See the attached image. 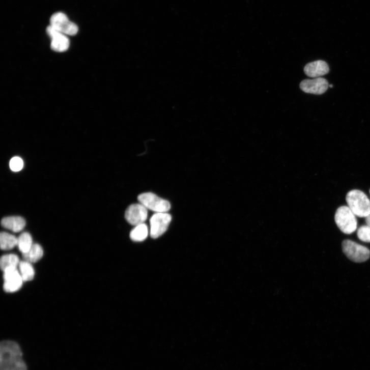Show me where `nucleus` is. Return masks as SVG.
I'll return each instance as SVG.
<instances>
[{"label": "nucleus", "instance_id": "1", "mask_svg": "<svg viewBox=\"0 0 370 370\" xmlns=\"http://www.w3.org/2000/svg\"><path fill=\"white\" fill-rule=\"evenodd\" d=\"M19 345L6 340L0 344V370H27Z\"/></svg>", "mask_w": 370, "mask_h": 370}, {"label": "nucleus", "instance_id": "2", "mask_svg": "<svg viewBox=\"0 0 370 370\" xmlns=\"http://www.w3.org/2000/svg\"><path fill=\"white\" fill-rule=\"evenodd\" d=\"M348 207L353 214L359 218H365L370 213V201L367 195L359 190H352L346 195Z\"/></svg>", "mask_w": 370, "mask_h": 370}, {"label": "nucleus", "instance_id": "3", "mask_svg": "<svg viewBox=\"0 0 370 370\" xmlns=\"http://www.w3.org/2000/svg\"><path fill=\"white\" fill-rule=\"evenodd\" d=\"M335 221L339 230L345 234L350 235L357 230L356 216L348 206H341L337 209Z\"/></svg>", "mask_w": 370, "mask_h": 370}, {"label": "nucleus", "instance_id": "4", "mask_svg": "<svg viewBox=\"0 0 370 370\" xmlns=\"http://www.w3.org/2000/svg\"><path fill=\"white\" fill-rule=\"evenodd\" d=\"M138 200L147 209L154 211L156 213H167L171 208L169 201L153 193H142L138 196Z\"/></svg>", "mask_w": 370, "mask_h": 370}, {"label": "nucleus", "instance_id": "5", "mask_svg": "<svg viewBox=\"0 0 370 370\" xmlns=\"http://www.w3.org/2000/svg\"><path fill=\"white\" fill-rule=\"evenodd\" d=\"M342 247L346 256L354 262H363L370 257V250L368 248L351 240L344 241Z\"/></svg>", "mask_w": 370, "mask_h": 370}, {"label": "nucleus", "instance_id": "6", "mask_svg": "<svg viewBox=\"0 0 370 370\" xmlns=\"http://www.w3.org/2000/svg\"><path fill=\"white\" fill-rule=\"evenodd\" d=\"M172 217L167 213H155L150 219V235L156 239L163 235L168 230Z\"/></svg>", "mask_w": 370, "mask_h": 370}, {"label": "nucleus", "instance_id": "7", "mask_svg": "<svg viewBox=\"0 0 370 370\" xmlns=\"http://www.w3.org/2000/svg\"><path fill=\"white\" fill-rule=\"evenodd\" d=\"M50 25L67 36H75L78 32L77 25L70 21L63 13L52 15L50 19Z\"/></svg>", "mask_w": 370, "mask_h": 370}, {"label": "nucleus", "instance_id": "8", "mask_svg": "<svg viewBox=\"0 0 370 370\" xmlns=\"http://www.w3.org/2000/svg\"><path fill=\"white\" fill-rule=\"evenodd\" d=\"M4 272V289L7 293L18 291L22 287L23 280L18 268H11Z\"/></svg>", "mask_w": 370, "mask_h": 370}, {"label": "nucleus", "instance_id": "9", "mask_svg": "<svg viewBox=\"0 0 370 370\" xmlns=\"http://www.w3.org/2000/svg\"><path fill=\"white\" fill-rule=\"evenodd\" d=\"M147 217L148 209L140 203L130 205L126 211V219L135 226L144 223Z\"/></svg>", "mask_w": 370, "mask_h": 370}, {"label": "nucleus", "instance_id": "10", "mask_svg": "<svg viewBox=\"0 0 370 370\" xmlns=\"http://www.w3.org/2000/svg\"><path fill=\"white\" fill-rule=\"evenodd\" d=\"M46 33L51 39V48L56 52L66 51L70 46V40L67 35L60 32L49 25Z\"/></svg>", "mask_w": 370, "mask_h": 370}, {"label": "nucleus", "instance_id": "11", "mask_svg": "<svg viewBox=\"0 0 370 370\" xmlns=\"http://www.w3.org/2000/svg\"><path fill=\"white\" fill-rule=\"evenodd\" d=\"M328 81L325 78L319 77L313 79H305L300 84V88L304 92L315 95L324 94L328 89Z\"/></svg>", "mask_w": 370, "mask_h": 370}, {"label": "nucleus", "instance_id": "12", "mask_svg": "<svg viewBox=\"0 0 370 370\" xmlns=\"http://www.w3.org/2000/svg\"><path fill=\"white\" fill-rule=\"evenodd\" d=\"M305 74L310 78H319L330 72L328 64L323 61H317L307 64L304 68Z\"/></svg>", "mask_w": 370, "mask_h": 370}, {"label": "nucleus", "instance_id": "13", "mask_svg": "<svg viewBox=\"0 0 370 370\" xmlns=\"http://www.w3.org/2000/svg\"><path fill=\"white\" fill-rule=\"evenodd\" d=\"M25 220L18 216H12L4 218L2 221V226L14 233H18L25 227Z\"/></svg>", "mask_w": 370, "mask_h": 370}, {"label": "nucleus", "instance_id": "14", "mask_svg": "<svg viewBox=\"0 0 370 370\" xmlns=\"http://www.w3.org/2000/svg\"><path fill=\"white\" fill-rule=\"evenodd\" d=\"M18 270L24 282L32 280L35 276V270L31 263L26 261L20 262Z\"/></svg>", "mask_w": 370, "mask_h": 370}, {"label": "nucleus", "instance_id": "15", "mask_svg": "<svg viewBox=\"0 0 370 370\" xmlns=\"http://www.w3.org/2000/svg\"><path fill=\"white\" fill-rule=\"evenodd\" d=\"M43 255V250L42 247L39 244H34L27 252L23 254V258L25 261L33 263L39 261Z\"/></svg>", "mask_w": 370, "mask_h": 370}, {"label": "nucleus", "instance_id": "16", "mask_svg": "<svg viewBox=\"0 0 370 370\" xmlns=\"http://www.w3.org/2000/svg\"><path fill=\"white\" fill-rule=\"evenodd\" d=\"M20 262L19 258L16 254H5L0 260V267L3 271L8 269L18 268Z\"/></svg>", "mask_w": 370, "mask_h": 370}, {"label": "nucleus", "instance_id": "17", "mask_svg": "<svg viewBox=\"0 0 370 370\" xmlns=\"http://www.w3.org/2000/svg\"><path fill=\"white\" fill-rule=\"evenodd\" d=\"M18 238L15 236L6 232L0 235V246L4 250H9L17 246Z\"/></svg>", "mask_w": 370, "mask_h": 370}, {"label": "nucleus", "instance_id": "18", "mask_svg": "<svg viewBox=\"0 0 370 370\" xmlns=\"http://www.w3.org/2000/svg\"><path fill=\"white\" fill-rule=\"evenodd\" d=\"M149 231L147 226L145 224H140L135 226L130 233V238L135 242L144 241L148 237Z\"/></svg>", "mask_w": 370, "mask_h": 370}, {"label": "nucleus", "instance_id": "19", "mask_svg": "<svg viewBox=\"0 0 370 370\" xmlns=\"http://www.w3.org/2000/svg\"><path fill=\"white\" fill-rule=\"evenodd\" d=\"M33 244L32 237L28 233H23L18 238L17 246L22 254L27 252Z\"/></svg>", "mask_w": 370, "mask_h": 370}, {"label": "nucleus", "instance_id": "20", "mask_svg": "<svg viewBox=\"0 0 370 370\" xmlns=\"http://www.w3.org/2000/svg\"><path fill=\"white\" fill-rule=\"evenodd\" d=\"M357 237L364 242L370 243V227L367 225L360 227L357 231Z\"/></svg>", "mask_w": 370, "mask_h": 370}, {"label": "nucleus", "instance_id": "21", "mask_svg": "<svg viewBox=\"0 0 370 370\" xmlns=\"http://www.w3.org/2000/svg\"><path fill=\"white\" fill-rule=\"evenodd\" d=\"M24 163L22 158L15 156L12 158L10 166L11 170L14 172H18L21 170L23 167Z\"/></svg>", "mask_w": 370, "mask_h": 370}, {"label": "nucleus", "instance_id": "22", "mask_svg": "<svg viewBox=\"0 0 370 370\" xmlns=\"http://www.w3.org/2000/svg\"><path fill=\"white\" fill-rule=\"evenodd\" d=\"M365 221L366 225L370 227V213L365 218Z\"/></svg>", "mask_w": 370, "mask_h": 370}, {"label": "nucleus", "instance_id": "23", "mask_svg": "<svg viewBox=\"0 0 370 370\" xmlns=\"http://www.w3.org/2000/svg\"><path fill=\"white\" fill-rule=\"evenodd\" d=\"M333 87V86L332 84H330L329 85V87L331 88H332Z\"/></svg>", "mask_w": 370, "mask_h": 370}, {"label": "nucleus", "instance_id": "24", "mask_svg": "<svg viewBox=\"0 0 370 370\" xmlns=\"http://www.w3.org/2000/svg\"><path fill=\"white\" fill-rule=\"evenodd\" d=\"M369 193H370V189H369Z\"/></svg>", "mask_w": 370, "mask_h": 370}]
</instances>
